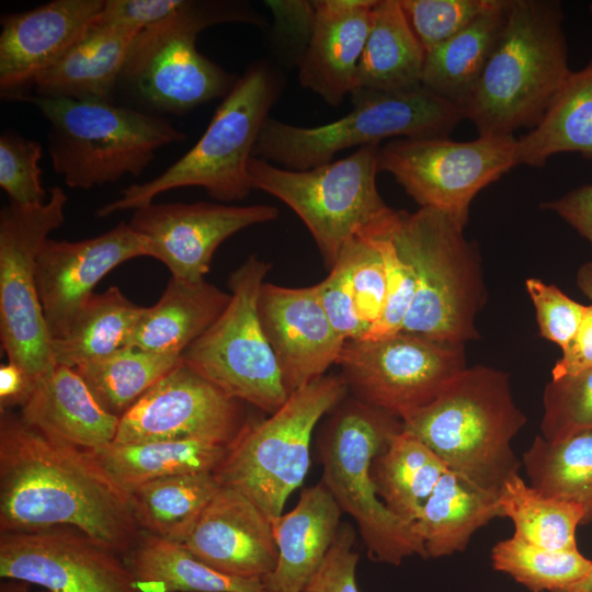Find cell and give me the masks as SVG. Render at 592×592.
Listing matches in <instances>:
<instances>
[{"label":"cell","mask_w":592,"mask_h":592,"mask_svg":"<svg viewBox=\"0 0 592 592\" xmlns=\"http://www.w3.org/2000/svg\"><path fill=\"white\" fill-rule=\"evenodd\" d=\"M499 502L514 538L553 550L578 549L576 532L585 522L581 505L542 494L519 474L503 483Z\"/></svg>","instance_id":"f35d334b"},{"label":"cell","mask_w":592,"mask_h":592,"mask_svg":"<svg viewBox=\"0 0 592 592\" xmlns=\"http://www.w3.org/2000/svg\"><path fill=\"white\" fill-rule=\"evenodd\" d=\"M104 0H54L1 16L0 90L5 99L56 64L87 32Z\"/></svg>","instance_id":"7402d4cb"},{"label":"cell","mask_w":592,"mask_h":592,"mask_svg":"<svg viewBox=\"0 0 592 592\" xmlns=\"http://www.w3.org/2000/svg\"><path fill=\"white\" fill-rule=\"evenodd\" d=\"M501 0H400L425 52L447 41Z\"/></svg>","instance_id":"7bdbcfd3"},{"label":"cell","mask_w":592,"mask_h":592,"mask_svg":"<svg viewBox=\"0 0 592 592\" xmlns=\"http://www.w3.org/2000/svg\"><path fill=\"white\" fill-rule=\"evenodd\" d=\"M329 413L318 439L321 481L356 523L369 558L391 566L428 558L414 524L387 509L371 476L373 459L403 430L402 421L352 396Z\"/></svg>","instance_id":"8992f818"},{"label":"cell","mask_w":592,"mask_h":592,"mask_svg":"<svg viewBox=\"0 0 592 592\" xmlns=\"http://www.w3.org/2000/svg\"><path fill=\"white\" fill-rule=\"evenodd\" d=\"M262 24L241 4L185 1L171 16L140 31L128 49L121 78L149 104L181 113L226 96L236 77L196 47L201 31L217 23Z\"/></svg>","instance_id":"30bf717a"},{"label":"cell","mask_w":592,"mask_h":592,"mask_svg":"<svg viewBox=\"0 0 592 592\" xmlns=\"http://www.w3.org/2000/svg\"><path fill=\"white\" fill-rule=\"evenodd\" d=\"M521 460L533 488L581 505L584 524L592 521V429L558 441L537 435Z\"/></svg>","instance_id":"74e56055"},{"label":"cell","mask_w":592,"mask_h":592,"mask_svg":"<svg viewBox=\"0 0 592 592\" xmlns=\"http://www.w3.org/2000/svg\"><path fill=\"white\" fill-rule=\"evenodd\" d=\"M43 147L13 133L0 137V186L11 203L21 206L42 205L47 200L42 184L39 161Z\"/></svg>","instance_id":"f6af8a7d"},{"label":"cell","mask_w":592,"mask_h":592,"mask_svg":"<svg viewBox=\"0 0 592 592\" xmlns=\"http://www.w3.org/2000/svg\"><path fill=\"white\" fill-rule=\"evenodd\" d=\"M123 558L144 592H265L262 580L221 573L181 544L145 532Z\"/></svg>","instance_id":"1f68e13d"},{"label":"cell","mask_w":592,"mask_h":592,"mask_svg":"<svg viewBox=\"0 0 592 592\" xmlns=\"http://www.w3.org/2000/svg\"><path fill=\"white\" fill-rule=\"evenodd\" d=\"M213 569L262 580L277 563L272 522L246 494L221 486L181 544Z\"/></svg>","instance_id":"44dd1931"},{"label":"cell","mask_w":592,"mask_h":592,"mask_svg":"<svg viewBox=\"0 0 592 592\" xmlns=\"http://www.w3.org/2000/svg\"><path fill=\"white\" fill-rule=\"evenodd\" d=\"M49 124L54 171L72 189H91L124 175L138 177L156 151L186 135L159 117L111 102L19 95Z\"/></svg>","instance_id":"52a82bcc"},{"label":"cell","mask_w":592,"mask_h":592,"mask_svg":"<svg viewBox=\"0 0 592 592\" xmlns=\"http://www.w3.org/2000/svg\"><path fill=\"white\" fill-rule=\"evenodd\" d=\"M277 217L278 209L266 204L151 203L135 209L128 225L147 238L149 257L163 263L172 277L196 282L204 280L227 238Z\"/></svg>","instance_id":"ac0fdd59"},{"label":"cell","mask_w":592,"mask_h":592,"mask_svg":"<svg viewBox=\"0 0 592 592\" xmlns=\"http://www.w3.org/2000/svg\"><path fill=\"white\" fill-rule=\"evenodd\" d=\"M281 91L265 62L248 67L217 107L198 141L160 175L135 183L98 209L99 217L137 209L167 191L198 186L221 202L241 201L253 190L248 163L260 132Z\"/></svg>","instance_id":"5b68a950"},{"label":"cell","mask_w":592,"mask_h":592,"mask_svg":"<svg viewBox=\"0 0 592 592\" xmlns=\"http://www.w3.org/2000/svg\"><path fill=\"white\" fill-rule=\"evenodd\" d=\"M353 110L331 123L303 127L269 117L253 157L288 170H308L332 161L351 147L391 138L448 137L465 118L457 104L424 87L409 91H355Z\"/></svg>","instance_id":"ba28073f"},{"label":"cell","mask_w":592,"mask_h":592,"mask_svg":"<svg viewBox=\"0 0 592 592\" xmlns=\"http://www.w3.org/2000/svg\"><path fill=\"white\" fill-rule=\"evenodd\" d=\"M229 446L200 439L112 442L87 452L110 480L128 494L143 483L186 474L213 473Z\"/></svg>","instance_id":"f1b7e54d"},{"label":"cell","mask_w":592,"mask_h":592,"mask_svg":"<svg viewBox=\"0 0 592 592\" xmlns=\"http://www.w3.org/2000/svg\"><path fill=\"white\" fill-rule=\"evenodd\" d=\"M0 592H48L44 589L42 590H33L32 584L22 581V580H15V579H4V581L0 584Z\"/></svg>","instance_id":"11a10c76"},{"label":"cell","mask_w":592,"mask_h":592,"mask_svg":"<svg viewBox=\"0 0 592 592\" xmlns=\"http://www.w3.org/2000/svg\"><path fill=\"white\" fill-rule=\"evenodd\" d=\"M525 287L535 307L540 335L563 350L576 334L587 306L535 277L527 278Z\"/></svg>","instance_id":"bcb514c9"},{"label":"cell","mask_w":592,"mask_h":592,"mask_svg":"<svg viewBox=\"0 0 592 592\" xmlns=\"http://www.w3.org/2000/svg\"><path fill=\"white\" fill-rule=\"evenodd\" d=\"M556 213L592 246V184L580 186L566 195L542 204Z\"/></svg>","instance_id":"816d5d0a"},{"label":"cell","mask_w":592,"mask_h":592,"mask_svg":"<svg viewBox=\"0 0 592 592\" xmlns=\"http://www.w3.org/2000/svg\"><path fill=\"white\" fill-rule=\"evenodd\" d=\"M577 285L592 300V262L580 266L577 273Z\"/></svg>","instance_id":"db71d44e"},{"label":"cell","mask_w":592,"mask_h":592,"mask_svg":"<svg viewBox=\"0 0 592 592\" xmlns=\"http://www.w3.org/2000/svg\"><path fill=\"white\" fill-rule=\"evenodd\" d=\"M390 230L415 274L400 332L455 344L478 339L476 317L487 294L478 248L464 228L443 212L420 207L396 210Z\"/></svg>","instance_id":"277c9868"},{"label":"cell","mask_w":592,"mask_h":592,"mask_svg":"<svg viewBox=\"0 0 592 592\" xmlns=\"http://www.w3.org/2000/svg\"><path fill=\"white\" fill-rule=\"evenodd\" d=\"M138 33L89 27L56 64L34 80L37 95L111 102L128 49Z\"/></svg>","instance_id":"4316f807"},{"label":"cell","mask_w":592,"mask_h":592,"mask_svg":"<svg viewBox=\"0 0 592 592\" xmlns=\"http://www.w3.org/2000/svg\"><path fill=\"white\" fill-rule=\"evenodd\" d=\"M143 309L116 286L93 294L68 333L52 340L55 364L76 368L124 346Z\"/></svg>","instance_id":"d590c367"},{"label":"cell","mask_w":592,"mask_h":592,"mask_svg":"<svg viewBox=\"0 0 592 592\" xmlns=\"http://www.w3.org/2000/svg\"><path fill=\"white\" fill-rule=\"evenodd\" d=\"M67 195L49 190L42 205L13 203L0 212V338L8 361L32 378L56 366L37 291V259L49 234L65 220Z\"/></svg>","instance_id":"4fadbf2b"},{"label":"cell","mask_w":592,"mask_h":592,"mask_svg":"<svg viewBox=\"0 0 592 592\" xmlns=\"http://www.w3.org/2000/svg\"><path fill=\"white\" fill-rule=\"evenodd\" d=\"M542 436L558 441L592 429V368L550 379L543 392Z\"/></svg>","instance_id":"b9f144b4"},{"label":"cell","mask_w":592,"mask_h":592,"mask_svg":"<svg viewBox=\"0 0 592 592\" xmlns=\"http://www.w3.org/2000/svg\"><path fill=\"white\" fill-rule=\"evenodd\" d=\"M246 405L182 361L119 418L113 442L200 439L230 447L252 422Z\"/></svg>","instance_id":"2e32d148"},{"label":"cell","mask_w":592,"mask_h":592,"mask_svg":"<svg viewBox=\"0 0 592 592\" xmlns=\"http://www.w3.org/2000/svg\"><path fill=\"white\" fill-rule=\"evenodd\" d=\"M425 54L400 0H377L358 62L355 91H409L422 87Z\"/></svg>","instance_id":"f546056e"},{"label":"cell","mask_w":592,"mask_h":592,"mask_svg":"<svg viewBox=\"0 0 592 592\" xmlns=\"http://www.w3.org/2000/svg\"><path fill=\"white\" fill-rule=\"evenodd\" d=\"M183 0H104L91 29L140 32L171 16Z\"/></svg>","instance_id":"681fc988"},{"label":"cell","mask_w":592,"mask_h":592,"mask_svg":"<svg viewBox=\"0 0 592 592\" xmlns=\"http://www.w3.org/2000/svg\"><path fill=\"white\" fill-rule=\"evenodd\" d=\"M258 312L289 395L337 364L345 340L328 319L316 284L285 287L264 282Z\"/></svg>","instance_id":"ffe728a7"},{"label":"cell","mask_w":592,"mask_h":592,"mask_svg":"<svg viewBox=\"0 0 592 592\" xmlns=\"http://www.w3.org/2000/svg\"><path fill=\"white\" fill-rule=\"evenodd\" d=\"M561 4L509 0L498 43L465 107L479 136L533 129L572 72Z\"/></svg>","instance_id":"7a4b0ae2"},{"label":"cell","mask_w":592,"mask_h":592,"mask_svg":"<svg viewBox=\"0 0 592 592\" xmlns=\"http://www.w3.org/2000/svg\"><path fill=\"white\" fill-rule=\"evenodd\" d=\"M270 270L271 264L255 255L236 269L229 277V304L182 353L185 365L267 414L289 396L258 312L259 294Z\"/></svg>","instance_id":"7c38bea8"},{"label":"cell","mask_w":592,"mask_h":592,"mask_svg":"<svg viewBox=\"0 0 592 592\" xmlns=\"http://www.w3.org/2000/svg\"><path fill=\"white\" fill-rule=\"evenodd\" d=\"M589 368H592V305L587 306L576 334L551 371V378L576 375Z\"/></svg>","instance_id":"f907efd6"},{"label":"cell","mask_w":592,"mask_h":592,"mask_svg":"<svg viewBox=\"0 0 592 592\" xmlns=\"http://www.w3.org/2000/svg\"><path fill=\"white\" fill-rule=\"evenodd\" d=\"M314 22L298 65L301 87L337 106L357 88L358 62L377 0L312 1Z\"/></svg>","instance_id":"603a6c76"},{"label":"cell","mask_w":592,"mask_h":592,"mask_svg":"<svg viewBox=\"0 0 592 592\" xmlns=\"http://www.w3.org/2000/svg\"><path fill=\"white\" fill-rule=\"evenodd\" d=\"M321 306L334 330L346 340H361L366 327L361 321L345 262L338 259L329 275L316 284Z\"/></svg>","instance_id":"c3c4849f"},{"label":"cell","mask_w":592,"mask_h":592,"mask_svg":"<svg viewBox=\"0 0 592 592\" xmlns=\"http://www.w3.org/2000/svg\"><path fill=\"white\" fill-rule=\"evenodd\" d=\"M19 415L47 439L84 452L111 444L119 422L99 405L76 369L62 365L35 382Z\"/></svg>","instance_id":"cb8c5ba5"},{"label":"cell","mask_w":592,"mask_h":592,"mask_svg":"<svg viewBox=\"0 0 592 592\" xmlns=\"http://www.w3.org/2000/svg\"><path fill=\"white\" fill-rule=\"evenodd\" d=\"M396 210L362 231L380 253L386 272V304L379 322L361 340L373 341L401 331L415 293L412 265L396 243L390 225ZM361 234V232H360Z\"/></svg>","instance_id":"60d3db41"},{"label":"cell","mask_w":592,"mask_h":592,"mask_svg":"<svg viewBox=\"0 0 592 592\" xmlns=\"http://www.w3.org/2000/svg\"><path fill=\"white\" fill-rule=\"evenodd\" d=\"M491 562L497 571L509 574L531 592L568 589L580 582L592 567V560L579 549L553 550L513 536L492 547Z\"/></svg>","instance_id":"ab89813d"},{"label":"cell","mask_w":592,"mask_h":592,"mask_svg":"<svg viewBox=\"0 0 592 592\" xmlns=\"http://www.w3.org/2000/svg\"><path fill=\"white\" fill-rule=\"evenodd\" d=\"M568 151L592 158V59L570 73L539 123L516 138V166L543 167Z\"/></svg>","instance_id":"d6a6232c"},{"label":"cell","mask_w":592,"mask_h":592,"mask_svg":"<svg viewBox=\"0 0 592 592\" xmlns=\"http://www.w3.org/2000/svg\"><path fill=\"white\" fill-rule=\"evenodd\" d=\"M503 516L499 492L447 469L414 522V530L428 558H440L465 550L479 528Z\"/></svg>","instance_id":"83f0119b"},{"label":"cell","mask_w":592,"mask_h":592,"mask_svg":"<svg viewBox=\"0 0 592 592\" xmlns=\"http://www.w3.org/2000/svg\"><path fill=\"white\" fill-rule=\"evenodd\" d=\"M558 592H592V567L580 582Z\"/></svg>","instance_id":"9f6ffc18"},{"label":"cell","mask_w":592,"mask_h":592,"mask_svg":"<svg viewBox=\"0 0 592 592\" xmlns=\"http://www.w3.org/2000/svg\"><path fill=\"white\" fill-rule=\"evenodd\" d=\"M514 136L396 138L380 145L378 171L390 173L420 207L437 209L460 227L475 196L516 167Z\"/></svg>","instance_id":"5bb4252c"},{"label":"cell","mask_w":592,"mask_h":592,"mask_svg":"<svg viewBox=\"0 0 592 592\" xmlns=\"http://www.w3.org/2000/svg\"><path fill=\"white\" fill-rule=\"evenodd\" d=\"M526 417L513 399L510 376L477 365L456 375L439 397L402 422L447 466L482 488L500 492L522 460L512 441Z\"/></svg>","instance_id":"3957f363"},{"label":"cell","mask_w":592,"mask_h":592,"mask_svg":"<svg viewBox=\"0 0 592 592\" xmlns=\"http://www.w3.org/2000/svg\"><path fill=\"white\" fill-rule=\"evenodd\" d=\"M149 257L148 240L128 223L80 241L48 239L37 259V291L52 340L65 337L95 285L117 265Z\"/></svg>","instance_id":"d6986e66"},{"label":"cell","mask_w":592,"mask_h":592,"mask_svg":"<svg viewBox=\"0 0 592 592\" xmlns=\"http://www.w3.org/2000/svg\"><path fill=\"white\" fill-rule=\"evenodd\" d=\"M35 379L22 367L8 361L0 366V411L22 407L31 397Z\"/></svg>","instance_id":"f5cc1de1"},{"label":"cell","mask_w":592,"mask_h":592,"mask_svg":"<svg viewBox=\"0 0 592 592\" xmlns=\"http://www.w3.org/2000/svg\"><path fill=\"white\" fill-rule=\"evenodd\" d=\"M354 542V528L350 524H341L304 592H360L356 583L358 554L352 549Z\"/></svg>","instance_id":"7dc6e473"},{"label":"cell","mask_w":592,"mask_h":592,"mask_svg":"<svg viewBox=\"0 0 592 592\" xmlns=\"http://www.w3.org/2000/svg\"><path fill=\"white\" fill-rule=\"evenodd\" d=\"M220 487L213 473L186 474L143 483L127 497L141 532L183 544Z\"/></svg>","instance_id":"e575fe53"},{"label":"cell","mask_w":592,"mask_h":592,"mask_svg":"<svg viewBox=\"0 0 592 592\" xmlns=\"http://www.w3.org/2000/svg\"><path fill=\"white\" fill-rule=\"evenodd\" d=\"M447 469L430 447L402 430L373 459L371 476L376 493L387 509L414 524Z\"/></svg>","instance_id":"836d02e7"},{"label":"cell","mask_w":592,"mask_h":592,"mask_svg":"<svg viewBox=\"0 0 592 592\" xmlns=\"http://www.w3.org/2000/svg\"><path fill=\"white\" fill-rule=\"evenodd\" d=\"M337 365L352 397L402 422L434 401L467 367L465 344L405 332L346 340Z\"/></svg>","instance_id":"9a60e30c"},{"label":"cell","mask_w":592,"mask_h":592,"mask_svg":"<svg viewBox=\"0 0 592 592\" xmlns=\"http://www.w3.org/2000/svg\"><path fill=\"white\" fill-rule=\"evenodd\" d=\"M230 300L205 278L170 277L159 300L144 307L125 345L158 353H182L221 315Z\"/></svg>","instance_id":"484cf974"},{"label":"cell","mask_w":592,"mask_h":592,"mask_svg":"<svg viewBox=\"0 0 592 592\" xmlns=\"http://www.w3.org/2000/svg\"><path fill=\"white\" fill-rule=\"evenodd\" d=\"M182 361L179 354L124 345L75 369L99 405L121 418Z\"/></svg>","instance_id":"8d00e7d4"},{"label":"cell","mask_w":592,"mask_h":592,"mask_svg":"<svg viewBox=\"0 0 592 592\" xmlns=\"http://www.w3.org/2000/svg\"><path fill=\"white\" fill-rule=\"evenodd\" d=\"M346 394L341 375H325L293 391L229 447L214 471L219 485L246 494L270 520L281 515L308 473L316 425Z\"/></svg>","instance_id":"9c48e42d"},{"label":"cell","mask_w":592,"mask_h":592,"mask_svg":"<svg viewBox=\"0 0 592 592\" xmlns=\"http://www.w3.org/2000/svg\"><path fill=\"white\" fill-rule=\"evenodd\" d=\"M0 576L48 592H144L123 556L71 526L1 533Z\"/></svg>","instance_id":"e0dca14e"},{"label":"cell","mask_w":592,"mask_h":592,"mask_svg":"<svg viewBox=\"0 0 592 592\" xmlns=\"http://www.w3.org/2000/svg\"><path fill=\"white\" fill-rule=\"evenodd\" d=\"M380 144L308 170H288L258 157L248 163L253 190L292 208L310 231L331 269L345 246L391 212L377 185Z\"/></svg>","instance_id":"8fae6325"},{"label":"cell","mask_w":592,"mask_h":592,"mask_svg":"<svg viewBox=\"0 0 592 592\" xmlns=\"http://www.w3.org/2000/svg\"><path fill=\"white\" fill-rule=\"evenodd\" d=\"M509 0L425 54L421 84L464 110L506 21Z\"/></svg>","instance_id":"4dcf8cb0"},{"label":"cell","mask_w":592,"mask_h":592,"mask_svg":"<svg viewBox=\"0 0 592 592\" xmlns=\"http://www.w3.org/2000/svg\"><path fill=\"white\" fill-rule=\"evenodd\" d=\"M339 259L349 269L356 310L367 333L379 322L386 304V272L380 253L361 232L345 246Z\"/></svg>","instance_id":"ee69618b"},{"label":"cell","mask_w":592,"mask_h":592,"mask_svg":"<svg viewBox=\"0 0 592 592\" xmlns=\"http://www.w3.org/2000/svg\"><path fill=\"white\" fill-rule=\"evenodd\" d=\"M342 514L320 480L301 490L289 512L271 520L278 558L262 579L265 592H304L337 536Z\"/></svg>","instance_id":"d4e9b609"},{"label":"cell","mask_w":592,"mask_h":592,"mask_svg":"<svg viewBox=\"0 0 592 592\" xmlns=\"http://www.w3.org/2000/svg\"><path fill=\"white\" fill-rule=\"evenodd\" d=\"M71 526L124 556L141 531L128 497L84 451L0 411V533Z\"/></svg>","instance_id":"6da1fadb"}]
</instances>
